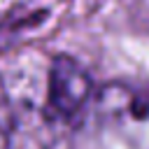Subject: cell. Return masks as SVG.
<instances>
[{
    "mask_svg": "<svg viewBox=\"0 0 149 149\" xmlns=\"http://www.w3.org/2000/svg\"><path fill=\"white\" fill-rule=\"evenodd\" d=\"M70 149H149V84L109 81L74 116Z\"/></svg>",
    "mask_w": 149,
    "mask_h": 149,
    "instance_id": "obj_1",
    "label": "cell"
},
{
    "mask_svg": "<svg viewBox=\"0 0 149 149\" xmlns=\"http://www.w3.org/2000/svg\"><path fill=\"white\" fill-rule=\"evenodd\" d=\"M93 86L88 74L79 68L77 61L68 56H58L49 68L47 84V102L49 109L61 119H74L86 100L91 98Z\"/></svg>",
    "mask_w": 149,
    "mask_h": 149,
    "instance_id": "obj_2",
    "label": "cell"
}]
</instances>
